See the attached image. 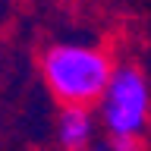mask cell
Segmentation results:
<instances>
[{"label": "cell", "mask_w": 151, "mask_h": 151, "mask_svg": "<svg viewBox=\"0 0 151 151\" xmlns=\"http://www.w3.org/2000/svg\"><path fill=\"white\" fill-rule=\"evenodd\" d=\"M148 79L139 66H113L98 98L101 123L110 132V139H142V132L148 129Z\"/></svg>", "instance_id": "obj_2"}, {"label": "cell", "mask_w": 151, "mask_h": 151, "mask_svg": "<svg viewBox=\"0 0 151 151\" xmlns=\"http://www.w3.org/2000/svg\"><path fill=\"white\" fill-rule=\"evenodd\" d=\"M88 151H104V148H101V145H91V148H88Z\"/></svg>", "instance_id": "obj_5"}, {"label": "cell", "mask_w": 151, "mask_h": 151, "mask_svg": "<svg viewBox=\"0 0 151 151\" xmlns=\"http://www.w3.org/2000/svg\"><path fill=\"white\" fill-rule=\"evenodd\" d=\"M57 142L63 151H88L94 142V116L88 107H63L57 120Z\"/></svg>", "instance_id": "obj_3"}, {"label": "cell", "mask_w": 151, "mask_h": 151, "mask_svg": "<svg viewBox=\"0 0 151 151\" xmlns=\"http://www.w3.org/2000/svg\"><path fill=\"white\" fill-rule=\"evenodd\" d=\"M110 151H145V145H142V139H113Z\"/></svg>", "instance_id": "obj_4"}, {"label": "cell", "mask_w": 151, "mask_h": 151, "mask_svg": "<svg viewBox=\"0 0 151 151\" xmlns=\"http://www.w3.org/2000/svg\"><path fill=\"white\" fill-rule=\"evenodd\" d=\"M110 69V57L94 44H50L41 57V76L63 107L98 104Z\"/></svg>", "instance_id": "obj_1"}]
</instances>
